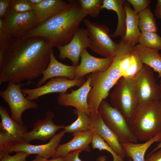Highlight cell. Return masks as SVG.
I'll list each match as a JSON object with an SVG mask.
<instances>
[{
  "label": "cell",
  "mask_w": 161,
  "mask_h": 161,
  "mask_svg": "<svg viewBox=\"0 0 161 161\" xmlns=\"http://www.w3.org/2000/svg\"><path fill=\"white\" fill-rule=\"evenodd\" d=\"M82 151L78 150L70 152L63 157L64 161H82L79 157L80 154Z\"/></svg>",
  "instance_id": "cell-39"
},
{
  "label": "cell",
  "mask_w": 161,
  "mask_h": 161,
  "mask_svg": "<svg viewBox=\"0 0 161 161\" xmlns=\"http://www.w3.org/2000/svg\"><path fill=\"white\" fill-rule=\"evenodd\" d=\"M102 0H79L78 1L82 10L87 15L95 18L98 16L102 9Z\"/></svg>",
  "instance_id": "cell-30"
},
{
  "label": "cell",
  "mask_w": 161,
  "mask_h": 161,
  "mask_svg": "<svg viewBox=\"0 0 161 161\" xmlns=\"http://www.w3.org/2000/svg\"><path fill=\"white\" fill-rule=\"evenodd\" d=\"M123 7L126 13V30L121 39L134 46L138 42L141 33L138 27L139 14L135 13L130 4L125 1Z\"/></svg>",
  "instance_id": "cell-20"
},
{
  "label": "cell",
  "mask_w": 161,
  "mask_h": 161,
  "mask_svg": "<svg viewBox=\"0 0 161 161\" xmlns=\"http://www.w3.org/2000/svg\"><path fill=\"white\" fill-rule=\"evenodd\" d=\"M158 51L140 44L134 46L133 48V52L137 55L142 63L157 72L159 78H161V54Z\"/></svg>",
  "instance_id": "cell-21"
},
{
  "label": "cell",
  "mask_w": 161,
  "mask_h": 161,
  "mask_svg": "<svg viewBox=\"0 0 161 161\" xmlns=\"http://www.w3.org/2000/svg\"><path fill=\"white\" fill-rule=\"evenodd\" d=\"M13 155L10 156L9 154L6 153L0 157V161H27L26 158L29 155L23 151L16 152Z\"/></svg>",
  "instance_id": "cell-35"
},
{
  "label": "cell",
  "mask_w": 161,
  "mask_h": 161,
  "mask_svg": "<svg viewBox=\"0 0 161 161\" xmlns=\"http://www.w3.org/2000/svg\"><path fill=\"white\" fill-rule=\"evenodd\" d=\"M87 15L82 10L78 1H70L61 11L25 33L22 37H43L52 48L64 46L72 40Z\"/></svg>",
  "instance_id": "cell-2"
},
{
  "label": "cell",
  "mask_w": 161,
  "mask_h": 161,
  "mask_svg": "<svg viewBox=\"0 0 161 161\" xmlns=\"http://www.w3.org/2000/svg\"><path fill=\"white\" fill-rule=\"evenodd\" d=\"M91 144L93 149H97L100 151L105 150L109 152L113 157V161H125L124 158L118 155L105 141L96 132H94ZM105 160L104 156H102L99 159L100 161H105Z\"/></svg>",
  "instance_id": "cell-28"
},
{
  "label": "cell",
  "mask_w": 161,
  "mask_h": 161,
  "mask_svg": "<svg viewBox=\"0 0 161 161\" xmlns=\"http://www.w3.org/2000/svg\"><path fill=\"white\" fill-rule=\"evenodd\" d=\"M154 13L156 17L161 18V8H156Z\"/></svg>",
  "instance_id": "cell-42"
},
{
  "label": "cell",
  "mask_w": 161,
  "mask_h": 161,
  "mask_svg": "<svg viewBox=\"0 0 161 161\" xmlns=\"http://www.w3.org/2000/svg\"><path fill=\"white\" fill-rule=\"evenodd\" d=\"M160 90V100L161 101V80L160 81V83L159 85Z\"/></svg>",
  "instance_id": "cell-46"
},
{
  "label": "cell",
  "mask_w": 161,
  "mask_h": 161,
  "mask_svg": "<svg viewBox=\"0 0 161 161\" xmlns=\"http://www.w3.org/2000/svg\"><path fill=\"white\" fill-rule=\"evenodd\" d=\"M89 40L86 29L79 28L75 32L72 38L67 44L57 47L59 53V58L62 60L68 58L73 65H79L80 55L85 48H89Z\"/></svg>",
  "instance_id": "cell-13"
},
{
  "label": "cell",
  "mask_w": 161,
  "mask_h": 161,
  "mask_svg": "<svg viewBox=\"0 0 161 161\" xmlns=\"http://www.w3.org/2000/svg\"><path fill=\"white\" fill-rule=\"evenodd\" d=\"M91 117L92 130L100 136L118 155L124 159L126 155L118 138L105 124L100 114L98 112Z\"/></svg>",
  "instance_id": "cell-19"
},
{
  "label": "cell",
  "mask_w": 161,
  "mask_h": 161,
  "mask_svg": "<svg viewBox=\"0 0 161 161\" xmlns=\"http://www.w3.org/2000/svg\"><path fill=\"white\" fill-rule=\"evenodd\" d=\"M3 21V19L0 18V49L5 50L14 37L4 30Z\"/></svg>",
  "instance_id": "cell-34"
},
{
  "label": "cell",
  "mask_w": 161,
  "mask_h": 161,
  "mask_svg": "<svg viewBox=\"0 0 161 161\" xmlns=\"http://www.w3.org/2000/svg\"><path fill=\"white\" fill-rule=\"evenodd\" d=\"M143 65L137 55L134 52L131 64L123 76L129 78H134L141 69Z\"/></svg>",
  "instance_id": "cell-33"
},
{
  "label": "cell",
  "mask_w": 161,
  "mask_h": 161,
  "mask_svg": "<svg viewBox=\"0 0 161 161\" xmlns=\"http://www.w3.org/2000/svg\"><path fill=\"white\" fill-rule=\"evenodd\" d=\"M74 113L77 116V119L70 125L64 126L66 133L86 131L92 130V119L86 113L75 109Z\"/></svg>",
  "instance_id": "cell-26"
},
{
  "label": "cell",
  "mask_w": 161,
  "mask_h": 161,
  "mask_svg": "<svg viewBox=\"0 0 161 161\" xmlns=\"http://www.w3.org/2000/svg\"><path fill=\"white\" fill-rule=\"evenodd\" d=\"M16 141L12 137L6 132L0 130V157L5 153H9L10 147Z\"/></svg>",
  "instance_id": "cell-31"
},
{
  "label": "cell",
  "mask_w": 161,
  "mask_h": 161,
  "mask_svg": "<svg viewBox=\"0 0 161 161\" xmlns=\"http://www.w3.org/2000/svg\"><path fill=\"white\" fill-rule=\"evenodd\" d=\"M0 115L1 120L0 130L6 132L16 141L22 140L24 136L28 132L27 126L19 124L13 120L7 109L1 105L0 106Z\"/></svg>",
  "instance_id": "cell-22"
},
{
  "label": "cell",
  "mask_w": 161,
  "mask_h": 161,
  "mask_svg": "<svg viewBox=\"0 0 161 161\" xmlns=\"http://www.w3.org/2000/svg\"><path fill=\"white\" fill-rule=\"evenodd\" d=\"M34 5L29 0H11L10 10L23 13L33 10Z\"/></svg>",
  "instance_id": "cell-32"
},
{
  "label": "cell",
  "mask_w": 161,
  "mask_h": 161,
  "mask_svg": "<svg viewBox=\"0 0 161 161\" xmlns=\"http://www.w3.org/2000/svg\"><path fill=\"white\" fill-rule=\"evenodd\" d=\"M131 4L135 13L139 14L147 8L151 1L149 0H127Z\"/></svg>",
  "instance_id": "cell-36"
},
{
  "label": "cell",
  "mask_w": 161,
  "mask_h": 161,
  "mask_svg": "<svg viewBox=\"0 0 161 161\" xmlns=\"http://www.w3.org/2000/svg\"><path fill=\"white\" fill-rule=\"evenodd\" d=\"M41 23L34 10L23 13L10 10L3 19V27L4 31L12 36L20 37Z\"/></svg>",
  "instance_id": "cell-9"
},
{
  "label": "cell",
  "mask_w": 161,
  "mask_h": 161,
  "mask_svg": "<svg viewBox=\"0 0 161 161\" xmlns=\"http://www.w3.org/2000/svg\"><path fill=\"white\" fill-rule=\"evenodd\" d=\"M129 159L128 161H132V159L131 158H129Z\"/></svg>",
  "instance_id": "cell-47"
},
{
  "label": "cell",
  "mask_w": 161,
  "mask_h": 161,
  "mask_svg": "<svg viewBox=\"0 0 161 161\" xmlns=\"http://www.w3.org/2000/svg\"><path fill=\"white\" fill-rule=\"evenodd\" d=\"M11 0H0V18L4 19L10 11Z\"/></svg>",
  "instance_id": "cell-38"
},
{
  "label": "cell",
  "mask_w": 161,
  "mask_h": 161,
  "mask_svg": "<svg viewBox=\"0 0 161 161\" xmlns=\"http://www.w3.org/2000/svg\"><path fill=\"white\" fill-rule=\"evenodd\" d=\"M67 4L66 1L61 0H43L34 5L33 10L41 23L57 13Z\"/></svg>",
  "instance_id": "cell-25"
},
{
  "label": "cell",
  "mask_w": 161,
  "mask_h": 161,
  "mask_svg": "<svg viewBox=\"0 0 161 161\" xmlns=\"http://www.w3.org/2000/svg\"><path fill=\"white\" fill-rule=\"evenodd\" d=\"M80 63L77 66L75 73V79L83 77L89 73L97 71H105L111 65L113 58L95 57L88 52L87 48L83 49L80 55Z\"/></svg>",
  "instance_id": "cell-16"
},
{
  "label": "cell",
  "mask_w": 161,
  "mask_h": 161,
  "mask_svg": "<svg viewBox=\"0 0 161 161\" xmlns=\"http://www.w3.org/2000/svg\"><path fill=\"white\" fill-rule=\"evenodd\" d=\"M86 81L84 77L69 80L63 77H56L49 79L45 84L34 89H22V91L29 100L33 101L46 95L54 93H66L69 88L75 86L79 87Z\"/></svg>",
  "instance_id": "cell-11"
},
{
  "label": "cell",
  "mask_w": 161,
  "mask_h": 161,
  "mask_svg": "<svg viewBox=\"0 0 161 161\" xmlns=\"http://www.w3.org/2000/svg\"><path fill=\"white\" fill-rule=\"evenodd\" d=\"M138 140L147 141L161 131V101L138 106L130 124Z\"/></svg>",
  "instance_id": "cell-3"
},
{
  "label": "cell",
  "mask_w": 161,
  "mask_h": 161,
  "mask_svg": "<svg viewBox=\"0 0 161 161\" xmlns=\"http://www.w3.org/2000/svg\"><path fill=\"white\" fill-rule=\"evenodd\" d=\"M83 21L86 27L89 40V48L104 58H113L119 43L111 38L108 27L103 24L92 22L86 18H84Z\"/></svg>",
  "instance_id": "cell-5"
},
{
  "label": "cell",
  "mask_w": 161,
  "mask_h": 161,
  "mask_svg": "<svg viewBox=\"0 0 161 161\" xmlns=\"http://www.w3.org/2000/svg\"><path fill=\"white\" fill-rule=\"evenodd\" d=\"M161 148V141L157 145V146L153 149L151 152L148 153L147 155H148L152 153L155 152L159 149Z\"/></svg>",
  "instance_id": "cell-43"
},
{
  "label": "cell",
  "mask_w": 161,
  "mask_h": 161,
  "mask_svg": "<svg viewBox=\"0 0 161 161\" xmlns=\"http://www.w3.org/2000/svg\"><path fill=\"white\" fill-rule=\"evenodd\" d=\"M25 83H8L7 88L0 92L1 97L8 104L11 111V118L17 123L24 125L22 115L23 112L29 109L38 108V104L25 97L21 88Z\"/></svg>",
  "instance_id": "cell-8"
},
{
  "label": "cell",
  "mask_w": 161,
  "mask_h": 161,
  "mask_svg": "<svg viewBox=\"0 0 161 161\" xmlns=\"http://www.w3.org/2000/svg\"><path fill=\"white\" fill-rule=\"evenodd\" d=\"M156 8H161V0H158L156 5Z\"/></svg>",
  "instance_id": "cell-45"
},
{
  "label": "cell",
  "mask_w": 161,
  "mask_h": 161,
  "mask_svg": "<svg viewBox=\"0 0 161 161\" xmlns=\"http://www.w3.org/2000/svg\"><path fill=\"white\" fill-rule=\"evenodd\" d=\"M90 75L91 88L88 94L87 102L91 116H93L98 113L100 103L109 95V91L116 83L108 77L105 71L96 72Z\"/></svg>",
  "instance_id": "cell-10"
},
{
  "label": "cell",
  "mask_w": 161,
  "mask_h": 161,
  "mask_svg": "<svg viewBox=\"0 0 161 161\" xmlns=\"http://www.w3.org/2000/svg\"><path fill=\"white\" fill-rule=\"evenodd\" d=\"M55 117L54 113L50 111L47 112L45 117L35 123L33 129L28 131L23 136V140L27 142L35 140L46 141L50 140L59 130L64 129L63 125H56L52 119Z\"/></svg>",
  "instance_id": "cell-15"
},
{
  "label": "cell",
  "mask_w": 161,
  "mask_h": 161,
  "mask_svg": "<svg viewBox=\"0 0 161 161\" xmlns=\"http://www.w3.org/2000/svg\"><path fill=\"white\" fill-rule=\"evenodd\" d=\"M123 0H103L101 7L114 11L118 17L117 28L114 33L111 36L113 38L120 36L123 37L126 30V13L123 7Z\"/></svg>",
  "instance_id": "cell-24"
},
{
  "label": "cell",
  "mask_w": 161,
  "mask_h": 161,
  "mask_svg": "<svg viewBox=\"0 0 161 161\" xmlns=\"http://www.w3.org/2000/svg\"><path fill=\"white\" fill-rule=\"evenodd\" d=\"M30 161H64V160L63 157H61L49 160L41 157L38 155H37L35 158Z\"/></svg>",
  "instance_id": "cell-41"
},
{
  "label": "cell",
  "mask_w": 161,
  "mask_h": 161,
  "mask_svg": "<svg viewBox=\"0 0 161 161\" xmlns=\"http://www.w3.org/2000/svg\"><path fill=\"white\" fill-rule=\"evenodd\" d=\"M77 66H69L59 62L55 58L53 49L50 56L49 64L43 72L42 77L37 83V87L42 85L49 79L56 77L66 78L69 80L75 79V73Z\"/></svg>",
  "instance_id": "cell-18"
},
{
  "label": "cell",
  "mask_w": 161,
  "mask_h": 161,
  "mask_svg": "<svg viewBox=\"0 0 161 161\" xmlns=\"http://www.w3.org/2000/svg\"><path fill=\"white\" fill-rule=\"evenodd\" d=\"M72 133L73 137L71 140L58 145L52 158L64 157L71 152L78 150L88 152L90 151L89 144L92 142L93 131L90 130Z\"/></svg>",
  "instance_id": "cell-17"
},
{
  "label": "cell",
  "mask_w": 161,
  "mask_h": 161,
  "mask_svg": "<svg viewBox=\"0 0 161 161\" xmlns=\"http://www.w3.org/2000/svg\"><path fill=\"white\" fill-rule=\"evenodd\" d=\"M161 141V131L143 143H121L126 156L132 161H145L146 151L154 143Z\"/></svg>",
  "instance_id": "cell-23"
},
{
  "label": "cell",
  "mask_w": 161,
  "mask_h": 161,
  "mask_svg": "<svg viewBox=\"0 0 161 161\" xmlns=\"http://www.w3.org/2000/svg\"><path fill=\"white\" fill-rule=\"evenodd\" d=\"M110 95L112 106L119 111L130 125L138 106L133 78L121 77Z\"/></svg>",
  "instance_id": "cell-4"
},
{
  "label": "cell",
  "mask_w": 161,
  "mask_h": 161,
  "mask_svg": "<svg viewBox=\"0 0 161 161\" xmlns=\"http://www.w3.org/2000/svg\"><path fill=\"white\" fill-rule=\"evenodd\" d=\"M145 161H161V148L147 155Z\"/></svg>",
  "instance_id": "cell-40"
},
{
  "label": "cell",
  "mask_w": 161,
  "mask_h": 161,
  "mask_svg": "<svg viewBox=\"0 0 161 161\" xmlns=\"http://www.w3.org/2000/svg\"><path fill=\"white\" fill-rule=\"evenodd\" d=\"M91 80L90 75L84 83L78 89L72 90L70 93H60L58 97V104L61 106L73 107L91 116L87 102L88 94L91 88Z\"/></svg>",
  "instance_id": "cell-14"
},
{
  "label": "cell",
  "mask_w": 161,
  "mask_h": 161,
  "mask_svg": "<svg viewBox=\"0 0 161 161\" xmlns=\"http://www.w3.org/2000/svg\"><path fill=\"white\" fill-rule=\"evenodd\" d=\"M30 2L34 5L40 3L43 0H29Z\"/></svg>",
  "instance_id": "cell-44"
},
{
  "label": "cell",
  "mask_w": 161,
  "mask_h": 161,
  "mask_svg": "<svg viewBox=\"0 0 161 161\" xmlns=\"http://www.w3.org/2000/svg\"><path fill=\"white\" fill-rule=\"evenodd\" d=\"M66 133L63 129L56 134L47 143L42 145H33L23 140L15 142L10 147L9 153L13 152L23 151L28 155L36 154L49 159L54 156L57 148L62 137Z\"/></svg>",
  "instance_id": "cell-12"
},
{
  "label": "cell",
  "mask_w": 161,
  "mask_h": 161,
  "mask_svg": "<svg viewBox=\"0 0 161 161\" xmlns=\"http://www.w3.org/2000/svg\"><path fill=\"white\" fill-rule=\"evenodd\" d=\"M98 112L105 124L117 136L121 144L137 142L126 119L107 101L103 100L101 102Z\"/></svg>",
  "instance_id": "cell-6"
},
{
  "label": "cell",
  "mask_w": 161,
  "mask_h": 161,
  "mask_svg": "<svg viewBox=\"0 0 161 161\" xmlns=\"http://www.w3.org/2000/svg\"><path fill=\"white\" fill-rule=\"evenodd\" d=\"M138 27L141 32H156L157 27L154 14L149 7L139 13Z\"/></svg>",
  "instance_id": "cell-27"
},
{
  "label": "cell",
  "mask_w": 161,
  "mask_h": 161,
  "mask_svg": "<svg viewBox=\"0 0 161 161\" xmlns=\"http://www.w3.org/2000/svg\"><path fill=\"white\" fill-rule=\"evenodd\" d=\"M52 50L42 37H14L4 50L0 65V84L30 82L42 75L49 64Z\"/></svg>",
  "instance_id": "cell-1"
},
{
  "label": "cell",
  "mask_w": 161,
  "mask_h": 161,
  "mask_svg": "<svg viewBox=\"0 0 161 161\" xmlns=\"http://www.w3.org/2000/svg\"><path fill=\"white\" fill-rule=\"evenodd\" d=\"M138 106H143L160 101V90L156 83L153 70L143 64L133 78Z\"/></svg>",
  "instance_id": "cell-7"
},
{
  "label": "cell",
  "mask_w": 161,
  "mask_h": 161,
  "mask_svg": "<svg viewBox=\"0 0 161 161\" xmlns=\"http://www.w3.org/2000/svg\"><path fill=\"white\" fill-rule=\"evenodd\" d=\"M138 42L146 47L161 50V37L156 32H141Z\"/></svg>",
  "instance_id": "cell-29"
},
{
  "label": "cell",
  "mask_w": 161,
  "mask_h": 161,
  "mask_svg": "<svg viewBox=\"0 0 161 161\" xmlns=\"http://www.w3.org/2000/svg\"><path fill=\"white\" fill-rule=\"evenodd\" d=\"M132 50L123 58L120 64V69L122 76L129 68L132 62L134 56V52Z\"/></svg>",
  "instance_id": "cell-37"
}]
</instances>
